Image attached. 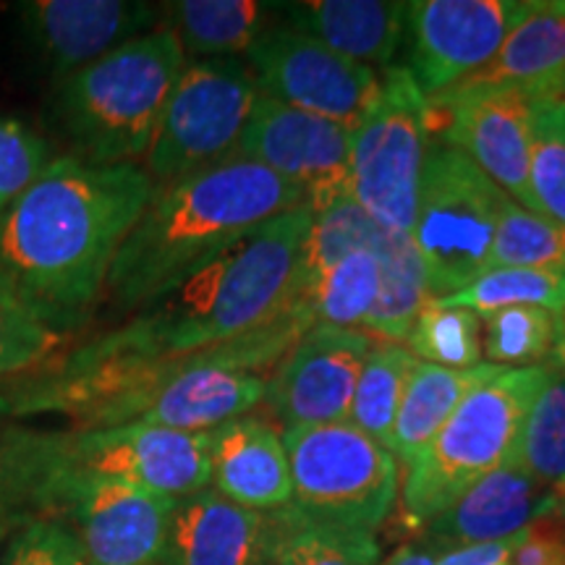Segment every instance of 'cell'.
<instances>
[{
    "mask_svg": "<svg viewBox=\"0 0 565 565\" xmlns=\"http://www.w3.org/2000/svg\"><path fill=\"white\" fill-rule=\"evenodd\" d=\"M257 97L246 61H186L141 166L154 186L231 160Z\"/></svg>",
    "mask_w": 565,
    "mask_h": 565,
    "instance_id": "30bf717a",
    "label": "cell"
},
{
    "mask_svg": "<svg viewBox=\"0 0 565 565\" xmlns=\"http://www.w3.org/2000/svg\"><path fill=\"white\" fill-rule=\"evenodd\" d=\"M380 267V291L364 320V333L380 343H404L424 303L433 299L427 267L416 252L412 233L380 228L372 249Z\"/></svg>",
    "mask_w": 565,
    "mask_h": 565,
    "instance_id": "cb8c5ba5",
    "label": "cell"
},
{
    "mask_svg": "<svg viewBox=\"0 0 565 565\" xmlns=\"http://www.w3.org/2000/svg\"><path fill=\"white\" fill-rule=\"evenodd\" d=\"M17 17L26 42L58 84L103 55L158 30L160 6L141 0H24Z\"/></svg>",
    "mask_w": 565,
    "mask_h": 565,
    "instance_id": "e0dca14e",
    "label": "cell"
},
{
    "mask_svg": "<svg viewBox=\"0 0 565 565\" xmlns=\"http://www.w3.org/2000/svg\"><path fill=\"white\" fill-rule=\"evenodd\" d=\"M380 225L351 200L349 194L338 196L333 204L317 210L307 242L301 246L296 265L294 288L307 286L317 275L341 263L353 252H370Z\"/></svg>",
    "mask_w": 565,
    "mask_h": 565,
    "instance_id": "1f68e13d",
    "label": "cell"
},
{
    "mask_svg": "<svg viewBox=\"0 0 565 565\" xmlns=\"http://www.w3.org/2000/svg\"><path fill=\"white\" fill-rule=\"evenodd\" d=\"M500 372H505L503 366L487 362L471 366V370H445V366L416 362L404 398H401L387 450L406 466L412 463L435 440L445 422L456 414L466 395L475 387L490 383Z\"/></svg>",
    "mask_w": 565,
    "mask_h": 565,
    "instance_id": "603a6c76",
    "label": "cell"
},
{
    "mask_svg": "<svg viewBox=\"0 0 565 565\" xmlns=\"http://www.w3.org/2000/svg\"><path fill=\"white\" fill-rule=\"evenodd\" d=\"M565 84V0H529L494 58L456 87H519L561 95Z\"/></svg>",
    "mask_w": 565,
    "mask_h": 565,
    "instance_id": "7402d4cb",
    "label": "cell"
},
{
    "mask_svg": "<svg viewBox=\"0 0 565 565\" xmlns=\"http://www.w3.org/2000/svg\"><path fill=\"white\" fill-rule=\"evenodd\" d=\"M175 500L95 477H55L21 492L26 519H55L76 534L89 565H160Z\"/></svg>",
    "mask_w": 565,
    "mask_h": 565,
    "instance_id": "8fae6325",
    "label": "cell"
},
{
    "mask_svg": "<svg viewBox=\"0 0 565 565\" xmlns=\"http://www.w3.org/2000/svg\"><path fill=\"white\" fill-rule=\"evenodd\" d=\"M529 9L526 0H416L408 3V71L422 95L437 97L477 74Z\"/></svg>",
    "mask_w": 565,
    "mask_h": 565,
    "instance_id": "5bb4252c",
    "label": "cell"
},
{
    "mask_svg": "<svg viewBox=\"0 0 565 565\" xmlns=\"http://www.w3.org/2000/svg\"><path fill=\"white\" fill-rule=\"evenodd\" d=\"M380 291V267L372 252H353L291 296L317 328L356 330L372 312Z\"/></svg>",
    "mask_w": 565,
    "mask_h": 565,
    "instance_id": "484cf974",
    "label": "cell"
},
{
    "mask_svg": "<svg viewBox=\"0 0 565 565\" xmlns=\"http://www.w3.org/2000/svg\"><path fill=\"white\" fill-rule=\"evenodd\" d=\"M416 359L404 343H374L353 391L349 422L372 440L391 448L395 416Z\"/></svg>",
    "mask_w": 565,
    "mask_h": 565,
    "instance_id": "f1b7e54d",
    "label": "cell"
},
{
    "mask_svg": "<svg viewBox=\"0 0 565 565\" xmlns=\"http://www.w3.org/2000/svg\"><path fill=\"white\" fill-rule=\"evenodd\" d=\"M3 414H6V401H3V395H0V419H3ZM0 433H3V427H0ZM24 521H30V519H26V513L21 511L17 492H13V487H11L9 471H6L3 448H0V547L9 542V536L17 532Z\"/></svg>",
    "mask_w": 565,
    "mask_h": 565,
    "instance_id": "60d3db41",
    "label": "cell"
},
{
    "mask_svg": "<svg viewBox=\"0 0 565 565\" xmlns=\"http://www.w3.org/2000/svg\"><path fill=\"white\" fill-rule=\"evenodd\" d=\"M210 487L249 511L291 505L294 484L282 435L265 412L244 414L207 433Z\"/></svg>",
    "mask_w": 565,
    "mask_h": 565,
    "instance_id": "ffe728a7",
    "label": "cell"
},
{
    "mask_svg": "<svg viewBox=\"0 0 565 565\" xmlns=\"http://www.w3.org/2000/svg\"><path fill=\"white\" fill-rule=\"evenodd\" d=\"M550 364L555 366V370L565 372V309L561 315H557V330H555V345H553V353H550L547 359Z\"/></svg>",
    "mask_w": 565,
    "mask_h": 565,
    "instance_id": "7bdbcfd3",
    "label": "cell"
},
{
    "mask_svg": "<svg viewBox=\"0 0 565 565\" xmlns=\"http://www.w3.org/2000/svg\"><path fill=\"white\" fill-rule=\"evenodd\" d=\"M561 500L515 461L479 479L454 505L445 508L424 526V542L440 553L454 547L500 542L521 534L545 515L555 513Z\"/></svg>",
    "mask_w": 565,
    "mask_h": 565,
    "instance_id": "d6986e66",
    "label": "cell"
},
{
    "mask_svg": "<svg viewBox=\"0 0 565 565\" xmlns=\"http://www.w3.org/2000/svg\"><path fill=\"white\" fill-rule=\"evenodd\" d=\"M561 95H563V100H565V84H563V92H561Z\"/></svg>",
    "mask_w": 565,
    "mask_h": 565,
    "instance_id": "f6af8a7d",
    "label": "cell"
},
{
    "mask_svg": "<svg viewBox=\"0 0 565 565\" xmlns=\"http://www.w3.org/2000/svg\"><path fill=\"white\" fill-rule=\"evenodd\" d=\"M303 202L307 194L299 186L244 158L154 186L152 200L113 259L105 294L134 315L244 233Z\"/></svg>",
    "mask_w": 565,
    "mask_h": 565,
    "instance_id": "7a4b0ae2",
    "label": "cell"
},
{
    "mask_svg": "<svg viewBox=\"0 0 565 565\" xmlns=\"http://www.w3.org/2000/svg\"><path fill=\"white\" fill-rule=\"evenodd\" d=\"M503 196L463 152L443 141L427 147L412 238L433 299L461 291L487 273Z\"/></svg>",
    "mask_w": 565,
    "mask_h": 565,
    "instance_id": "ba28073f",
    "label": "cell"
},
{
    "mask_svg": "<svg viewBox=\"0 0 565 565\" xmlns=\"http://www.w3.org/2000/svg\"><path fill=\"white\" fill-rule=\"evenodd\" d=\"M278 532L267 557V565H380V553L374 534L353 532L320 524L296 511L294 505L280 508Z\"/></svg>",
    "mask_w": 565,
    "mask_h": 565,
    "instance_id": "4316f807",
    "label": "cell"
},
{
    "mask_svg": "<svg viewBox=\"0 0 565 565\" xmlns=\"http://www.w3.org/2000/svg\"><path fill=\"white\" fill-rule=\"evenodd\" d=\"M291 505L320 524L374 534L398 498V461L351 422L282 429Z\"/></svg>",
    "mask_w": 565,
    "mask_h": 565,
    "instance_id": "52a82bcc",
    "label": "cell"
},
{
    "mask_svg": "<svg viewBox=\"0 0 565 565\" xmlns=\"http://www.w3.org/2000/svg\"><path fill=\"white\" fill-rule=\"evenodd\" d=\"M427 137V97L406 66H387L377 100L351 129L345 183V194L380 228L412 233Z\"/></svg>",
    "mask_w": 565,
    "mask_h": 565,
    "instance_id": "9c48e42d",
    "label": "cell"
},
{
    "mask_svg": "<svg viewBox=\"0 0 565 565\" xmlns=\"http://www.w3.org/2000/svg\"><path fill=\"white\" fill-rule=\"evenodd\" d=\"M406 351L416 362L471 370L482 364V317L463 307L429 299L406 335Z\"/></svg>",
    "mask_w": 565,
    "mask_h": 565,
    "instance_id": "f546056e",
    "label": "cell"
},
{
    "mask_svg": "<svg viewBox=\"0 0 565 565\" xmlns=\"http://www.w3.org/2000/svg\"><path fill=\"white\" fill-rule=\"evenodd\" d=\"M448 307H463L484 317L508 307H540L561 315L565 309V270H524L500 267L487 270L461 291L440 296Z\"/></svg>",
    "mask_w": 565,
    "mask_h": 565,
    "instance_id": "4dcf8cb0",
    "label": "cell"
},
{
    "mask_svg": "<svg viewBox=\"0 0 565 565\" xmlns=\"http://www.w3.org/2000/svg\"><path fill=\"white\" fill-rule=\"evenodd\" d=\"M233 158L259 162L291 181L317 212L345 194L351 129L259 95Z\"/></svg>",
    "mask_w": 565,
    "mask_h": 565,
    "instance_id": "2e32d148",
    "label": "cell"
},
{
    "mask_svg": "<svg viewBox=\"0 0 565 565\" xmlns=\"http://www.w3.org/2000/svg\"><path fill=\"white\" fill-rule=\"evenodd\" d=\"M557 315L540 307H508L482 317L487 364L521 370L547 362L555 345Z\"/></svg>",
    "mask_w": 565,
    "mask_h": 565,
    "instance_id": "e575fe53",
    "label": "cell"
},
{
    "mask_svg": "<svg viewBox=\"0 0 565 565\" xmlns=\"http://www.w3.org/2000/svg\"><path fill=\"white\" fill-rule=\"evenodd\" d=\"M511 461L561 500L565 492V372L553 364L521 422Z\"/></svg>",
    "mask_w": 565,
    "mask_h": 565,
    "instance_id": "83f0119b",
    "label": "cell"
},
{
    "mask_svg": "<svg viewBox=\"0 0 565 565\" xmlns=\"http://www.w3.org/2000/svg\"><path fill=\"white\" fill-rule=\"evenodd\" d=\"M66 341V335L53 333L30 312L0 267V383H11L53 362Z\"/></svg>",
    "mask_w": 565,
    "mask_h": 565,
    "instance_id": "d590c367",
    "label": "cell"
},
{
    "mask_svg": "<svg viewBox=\"0 0 565 565\" xmlns=\"http://www.w3.org/2000/svg\"><path fill=\"white\" fill-rule=\"evenodd\" d=\"M374 341L364 330H307L275 364L265 414L282 429L349 422L353 391Z\"/></svg>",
    "mask_w": 565,
    "mask_h": 565,
    "instance_id": "9a60e30c",
    "label": "cell"
},
{
    "mask_svg": "<svg viewBox=\"0 0 565 565\" xmlns=\"http://www.w3.org/2000/svg\"><path fill=\"white\" fill-rule=\"evenodd\" d=\"M524 532L500 542H482V545L445 550V553L437 557L435 565H511V555L513 550L519 547V542L524 540Z\"/></svg>",
    "mask_w": 565,
    "mask_h": 565,
    "instance_id": "ab89813d",
    "label": "cell"
},
{
    "mask_svg": "<svg viewBox=\"0 0 565 565\" xmlns=\"http://www.w3.org/2000/svg\"><path fill=\"white\" fill-rule=\"evenodd\" d=\"M294 32L364 66H391L406 40L408 3L398 0H301L273 3Z\"/></svg>",
    "mask_w": 565,
    "mask_h": 565,
    "instance_id": "44dd1931",
    "label": "cell"
},
{
    "mask_svg": "<svg viewBox=\"0 0 565 565\" xmlns=\"http://www.w3.org/2000/svg\"><path fill=\"white\" fill-rule=\"evenodd\" d=\"M440 555H443L440 550L422 540V542H412V545L398 547L385 563L380 565H435Z\"/></svg>",
    "mask_w": 565,
    "mask_h": 565,
    "instance_id": "b9f144b4",
    "label": "cell"
},
{
    "mask_svg": "<svg viewBox=\"0 0 565 565\" xmlns=\"http://www.w3.org/2000/svg\"><path fill=\"white\" fill-rule=\"evenodd\" d=\"M186 61L236 58L263 38L273 3L254 0H175L160 6Z\"/></svg>",
    "mask_w": 565,
    "mask_h": 565,
    "instance_id": "d4e9b609",
    "label": "cell"
},
{
    "mask_svg": "<svg viewBox=\"0 0 565 565\" xmlns=\"http://www.w3.org/2000/svg\"><path fill=\"white\" fill-rule=\"evenodd\" d=\"M555 513H561L563 519H565V492L561 494V505H557V511H555Z\"/></svg>",
    "mask_w": 565,
    "mask_h": 565,
    "instance_id": "ee69618b",
    "label": "cell"
},
{
    "mask_svg": "<svg viewBox=\"0 0 565 565\" xmlns=\"http://www.w3.org/2000/svg\"><path fill=\"white\" fill-rule=\"evenodd\" d=\"M565 270V228L503 196L487 270Z\"/></svg>",
    "mask_w": 565,
    "mask_h": 565,
    "instance_id": "d6a6232c",
    "label": "cell"
},
{
    "mask_svg": "<svg viewBox=\"0 0 565 565\" xmlns=\"http://www.w3.org/2000/svg\"><path fill=\"white\" fill-rule=\"evenodd\" d=\"M547 374V362L505 370L466 395L435 440L406 466L408 521L427 526L479 479L511 461L521 422Z\"/></svg>",
    "mask_w": 565,
    "mask_h": 565,
    "instance_id": "8992f818",
    "label": "cell"
},
{
    "mask_svg": "<svg viewBox=\"0 0 565 565\" xmlns=\"http://www.w3.org/2000/svg\"><path fill=\"white\" fill-rule=\"evenodd\" d=\"M0 448L19 505L26 487L55 477L116 479L171 500L210 487L207 433L141 422L95 429L3 427Z\"/></svg>",
    "mask_w": 565,
    "mask_h": 565,
    "instance_id": "5b68a950",
    "label": "cell"
},
{
    "mask_svg": "<svg viewBox=\"0 0 565 565\" xmlns=\"http://www.w3.org/2000/svg\"><path fill=\"white\" fill-rule=\"evenodd\" d=\"M529 186L536 212L565 228V100L536 95L532 105Z\"/></svg>",
    "mask_w": 565,
    "mask_h": 565,
    "instance_id": "836d02e7",
    "label": "cell"
},
{
    "mask_svg": "<svg viewBox=\"0 0 565 565\" xmlns=\"http://www.w3.org/2000/svg\"><path fill=\"white\" fill-rule=\"evenodd\" d=\"M0 565H89L66 524L55 519H30L9 536Z\"/></svg>",
    "mask_w": 565,
    "mask_h": 565,
    "instance_id": "74e56055",
    "label": "cell"
},
{
    "mask_svg": "<svg viewBox=\"0 0 565 565\" xmlns=\"http://www.w3.org/2000/svg\"><path fill=\"white\" fill-rule=\"evenodd\" d=\"M152 194L139 162L95 166L63 154L0 212V267L45 328L71 338L87 324Z\"/></svg>",
    "mask_w": 565,
    "mask_h": 565,
    "instance_id": "6da1fadb",
    "label": "cell"
},
{
    "mask_svg": "<svg viewBox=\"0 0 565 565\" xmlns=\"http://www.w3.org/2000/svg\"><path fill=\"white\" fill-rule=\"evenodd\" d=\"M511 565H565V534L547 529L540 519L513 550Z\"/></svg>",
    "mask_w": 565,
    "mask_h": 565,
    "instance_id": "f35d334b",
    "label": "cell"
},
{
    "mask_svg": "<svg viewBox=\"0 0 565 565\" xmlns=\"http://www.w3.org/2000/svg\"><path fill=\"white\" fill-rule=\"evenodd\" d=\"M312 217L303 202L257 225L100 338L147 356H186L263 328L291 299Z\"/></svg>",
    "mask_w": 565,
    "mask_h": 565,
    "instance_id": "3957f363",
    "label": "cell"
},
{
    "mask_svg": "<svg viewBox=\"0 0 565 565\" xmlns=\"http://www.w3.org/2000/svg\"><path fill=\"white\" fill-rule=\"evenodd\" d=\"M259 95L353 129L380 95V74L291 26L265 30L246 51Z\"/></svg>",
    "mask_w": 565,
    "mask_h": 565,
    "instance_id": "7c38bea8",
    "label": "cell"
},
{
    "mask_svg": "<svg viewBox=\"0 0 565 565\" xmlns=\"http://www.w3.org/2000/svg\"><path fill=\"white\" fill-rule=\"evenodd\" d=\"M278 513L249 511L212 487L175 500L160 565H267Z\"/></svg>",
    "mask_w": 565,
    "mask_h": 565,
    "instance_id": "ac0fdd59",
    "label": "cell"
},
{
    "mask_svg": "<svg viewBox=\"0 0 565 565\" xmlns=\"http://www.w3.org/2000/svg\"><path fill=\"white\" fill-rule=\"evenodd\" d=\"M183 68L179 38L158 26L55 84L53 116L74 158L95 166L145 158Z\"/></svg>",
    "mask_w": 565,
    "mask_h": 565,
    "instance_id": "277c9868",
    "label": "cell"
},
{
    "mask_svg": "<svg viewBox=\"0 0 565 565\" xmlns=\"http://www.w3.org/2000/svg\"><path fill=\"white\" fill-rule=\"evenodd\" d=\"M532 105V92L519 87H450L429 97L427 121L443 118V145L463 152L500 192L536 212L529 186Z\"/></svg>",
    "mask_w": 565,
    "mask_h": 565,
    "instance_id": "4fadbf2b",
    "label": "cell"
},
{
    "mask_svg": "<svg viewBox=\"0 0 565 565\" xmlns=\"http://www.w3.org/2000/svg\"><path fill=\"white\" fill-rule=\"evenodd\" d=\"M55 160L51 141L19 118L0 116V212L19 200Z\"/></svg>",
    "mask_w": 565,
    "mask_h": 565,
    "instance_id": "8d00e7d4",
    "label": "cell"
}]
</instances>
